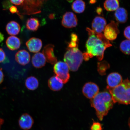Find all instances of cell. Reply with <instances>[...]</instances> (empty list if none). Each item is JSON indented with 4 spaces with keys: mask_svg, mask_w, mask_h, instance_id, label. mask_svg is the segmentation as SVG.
Listing matches in <instances>:
<instances>
[{
    "mask_svg": "<svg viewBox=\"0 0 130 130\" xmlns=\"http://www.w3.org/2000/svg\"><path fill=\"white\" fill-rule=\"evenodd\" d=\"M87 30L89 37L86 43L87 52L83 53L84 59L87 60L89 58L96 56L99 60H101L106 49L112 45L102 34H95L88 28Z\"/></svg>",
    "mask_w": 130,
    "mask_h": 130,
    "instance_id": "obj_1",
    "label": "cell"
},
{
    "mask_svg": "<svg viewBox=\"0 0 130 130\" xmlns=\"http://www.w3.org/2000/svg\"><path fill=\"white\" fill-rule=\"evenodd\" d=\"M90 103L91 106L95 108L98 117L100 121L112 108L115 103L111 94L106 91L99 93L91 99Z\"/></svg>",
    "mask_w": 130,
    "mask_h": 130,
    "instance_id": "obj_2",
    "label": "cell"
},
{
    "mask_svg": "<svg viewBox=\"0 0 130 130\" xmlns=\"http://www.w3.org/2000/svg\"><path fill=\"white\" fill-rule=\"evenodd\" d=\"M115 103L130 104V80L127 79L113 88L107 87Z\"/></svg>",
    "mask_w": 130,
    "mask_h": 130,
    "instance_id": "obj_3",
    "label": "cell"
},
{
    "mask_svg": "<svg viewBox=\"0 0 130 130\" xmlns=\"http://www.w3.org/2000/svg\"><path fill=\"white\" fill-rule=\"evenodd\" d=\"M84 59L83 54L78 48L67 50L64 55L65 62L73 71L78 70Z\"/></svg>",
    "mask_w": 130,
    "mask_h": 130,
    "instance_id": "obj_4",
    "label": "cell"
},
{
    "mask_svg": "<svg viewBox=\"0 0 130 130\" xmlns=\"http://www.w3.org/2000/svg\"><path fill=\"white\" fill-rule=\"evenodd\" d=\"M69 70L67 64L62 61L56 62L53 67L54 72L56 77L64 84L67 83L70 79Z\"/></svg>",
    "mask_w": 130,
    "mask_h": 130,
    "instance_id": "obj_5",
    "label": "cell"
},
{
    "mask_svg": "<svg viewBox=\"0 0 130 130\" xmlns=\"http://www.w3.org/2000/svg\"><path fill=\"white\" fill-rule=\"evenodd\" d=\"M118 26L117 23L113 21L106 26L104 31V35L107 39L110 41L116 39L119 33Z\"/></svg>",
    "mask_w": 130,
    "mask_h": 130,
    "instance_id": "obj_6",
    "label": "cell"
},
{
    "mask_svg": "<svg viewBox=\"0 0 130 130\" xmlns=\"http://www.w3.org/2000/svg\"><path fill=\"white\" fill-rule=\"evenodd\" d=\"M99 88L96 84L92 82L86 83L82 88V93L87 98L91 99L99 93Z\"/></svg>",
    "mask_w": 130,
    "mask_h": 130,
    "instance_id": "obj_7",
    "label": "cell"
},
{
    "mask_svg": "<svg viewBox=\"0 0 130 130\" xmlns=\"http://www.w3.org/2000/svg\"><path fill=\"white\" fill-rule=\"evenodd\" d=\"M62 24L66 28H72L77 26L78 19L77 16L74 13L71 12H67L63 15Z\"/></svg>",
    "mask_w": 130,
    "mask_h": 130,
    "instance_id": "obj_8",
    "label": "cell"
},
{
    "mask_svg": "<svg viewBox=\"0 0 130 130\" xmlns=\"http://www.w3.org/2000/svg\"><path fill=\"white\" fill-rule=\"evenodd\" d=\"M19 124L21 129L29 130L32 128L34 123L33 118L27 113H24L19 118Z\"/></svg>",
    "mask_w": 130,
    "mask_h": 130,
    "instance_id": "obj_9",
    "label": "cell"
},
{
    "mask_svg": "<svg viewBox=\"0 0 130 130\" xmlns=\"http://www.w3.org/2000/svg\"><path fill=\"white\" fill-rule=\"evenodd\" d=\"M106 24V21L104 18L101 16H96L92 21V30L96 34L102 33L104 30Z\"/></svg>",
    "mask_w": 130,
    "mask_h": 130,
    "instance_id": "obj_10",
    "label": "cell"
},
{
    "mask_svg": "<svg viewBox=\"0 0 130 130\" xmlns=\"http://www.w3.org/2000/svg\"><path fill=\"white\" fill-rule=\"evenodd\" d=\"M54 46L52 44H48L44 48L43 53L46 61L51 64H54L57 62V59L54 53Z\"/></svg>",
    "mask_w": 130,
    "mask_h": 130,
    "instance_id": "obj_11",
    "label": "cell"
},
{
    "mask_svg": "<svg viewBox=\"0 0 130 130\" xmlns=\"http://www.w3.org/2000/svg\"><path fill=\"white\" fill-rule=\"evenodd\" d=\"M123 81L121 75L117 72L112 73L107 77V82L108 86L107 87L113 88L120 85Z\"/></svg>",
    "mask_w": 130,
    "mask_h": 130,
    "instance_id": "obj_12",
    "label": "cell"
},
{
    "mask_svg": "<svg viewBox=\"0 0 130 130\" xmlns=\"http://www.w3.org/2000/svg\"><path fill=\"white\" fill-rule=\"evenodd\" d=\"M26 45L31 52L37 53L42 48V42L39 39L32 37L27 41Z\"/></svg>",
    "mask_w": 130,
    "mask_h": 130,
    "instance_id": "obj_13",
    "label": "cell"
},
{
    "mask_svg": "<svg viewBox=\"0 0 130 130\" xmlns=\"http://www.w3.org/2000/svg\"><path fill=\"white\" fill-rule=\"evenodd\" d=\"M17 62L22 66H25L30 62V56L28 52L25 50H19L15 55Z\"/></svg>",
    "mask_w": 130,
    "mask_h": 130,
    "instance_id": "obj_14",
    "label": "cell"
},
{
    "mask_svg": "<svg viewBox=\"0 0 130 130\" xmlns=\"http://www.w3.org/2000/svg\"><path fill=\"white\" fill-rule=\"evenodd\" d=\"M46 59L43 53H37L32 57V62L34 67L40 68L44 66L46 62Z\"/></svg>",
    "mask_w": 130,
    "mask_h": 130,
    "instance_id": "obj_15",
    "label": "cell"
},
{
    "mask_svg": "<svg viewBox=\"0 0 130 130\" xmlns=\"http://www.w3.org/2000/svg\"><path fill=\"white\" fill-rule=\"evenodd\" d=\"M6 43L7 48L12 51L18 49L21 45L20 39L14 36H11L8 37L6 40Z\"/></svg>",
    "mask_w": 130,
    "mask_h": 130,
    "instance_id": "obj_16",
    "label": "cell"
},
{
    "mask_svg": "<svg viewBox=\"0 0 130 130\" xmlns=\"http://www.w3.org/2000/svg\"><path fill=\"white\" fill-rule=\"evenodd\" d=\"M63 84L56 76H53L50 78L48 82L49 87L51 90L54 91L60 90L64 86Z\"/></svg>",
    "mask_w": 130,
    "mask_h": 130,
    "instance_id": "obj_17",
    "label": "cell"
},
{
    "mask_svg": "<svg viewBox=\"0 0 130 130\" xmlns=\"http://www.w3.org/2000/svg\"><path fill=\"white\" fill-rule=\"evenodd\" d=\"M115 16L117 22L119 23H125L128 19L127 11L123 8H119L115 11Z\"/></svg>",
    "mask_w": 130,
    "mask_h": 130,
    "instance_id": "obj_18",
    "label": "cell"
},
{
    "mask_svg": "<svg viewBox=\"0 0 130 130\" xmlns=\"http://www.w3.org/2000/svg\"><path fill=\"white\" fill-rule=\"evenodd\" d=\"M21 27L20 25L15 21H11L7 24L6 30L7 33L11 36L18 35L20 32Z\"/></svg>",
    "mask_w": 130,
    "mask_h": 130,
    "instance_id": "obj_19",
    "label": "cell"
},
{
    "mask_svg": "<svg viewBox=\"0 0 130 130\" xmlns=\"http://www.w3.org/2000/svg\"><path fill=\"white\" fill-rule=\"evenodd\" d=\"M104 7L109 12L116 11L119 7L118 0H106L104 3Z\"/></svg>",
    "mask_w": 130,
    "mask_h": 130,
    "instance_id": "obj_20",
    "label": "cell"
},
{
    "mask_svg": "<svg viewBox=\"0 0 130 130\" xmlns=\"http://www.w3.org/2000/svg\"><path fill=\"white\" fill-rule=\"evenodd\" d=\"M85 7V3L83 0H75L73 3L72 5L73 10L78 14L84 12Z\"/></svg>",
    "mask_w": 130,
    "mask_h": 130,
    "instance_id": "obj_21",
    "label": "cell"
},
{
    "mask_svg": "<svg viewBox=\"0 0 130 130\" xmlns=\"http://www.w3.org/2000/svg\"><path fill=\"white\" fill-rule=\"evenodd\" d=\"M39 82L36 78L30 77L26 79L25 85L27 88L30 90H34L38 87Z\"/></svg>",
    "mask_w": 130,
    "mask_h": 130,
    "instance_id": "obj_22",
    "label": "cell"
},
{
    "mask_svg": "<svg viewBox=\"0 0 130 130\" xmlns=\"http://www.w3.org/2000/svg\"><path fill=\"white\" fill-rule=\"evenodd\" d=\"M39 21L36 18H30L27 20L26 26L27 28L32 31H35L38 30L40 26Z\"/></svg>",
    "mask_w": 130,
    "mask_h": 130,
    "instance_id": "obj_23",
    "label": "cell"
},
{
    "mask_svg": "<svg viewBox=\"0 0 130 130\" xmlns=\"http://www.w3.org/2000/svg\"><path fill=\"white\" fill-rule=\"evenodd\" d=\"M71 41L68 44L67 50L78 48V38L76 34L72 33L71 35Z\"/></svg>",
    "mask_w": 130,
    "mask_h": 130,
    "instance_id": "obj_24",
    "label": "cell"
},
{
    "mask_svg": "<svg viewBox=\"0 0 130 130\" xmlns=\"http://www.w3.org/2000/svg\"><path fill=\"white\" fill-rule=\"evenodd\" d=\"M120 48L123 53L126 55H130V40H126L121 42Z\"/></svg>",
    "mask_w": 130,
    "mask_h": 130,
    "instance_id": "obj_25",
    "label": "cell"
},
{
    "mask_svg": "<svg viewBox=\"0 0 130 130\" xmlns=\"http://www.w3.org/2000/svg\"><path fill=\"white\" fill-rule=\"evenodd\" d=\"M91 130H102V125L100 123L94 122L91 128Z\"/></svg>",
    "mask_w": 130,
    "mask_h": 130,
    "instance_id": "obj_26",
    "label": "cell"
},
{
    "mask_svg": "<svg viewBox=\"0 0 130 130\" xmlns=\"http://www.w3.org/2000/svg\"><path fill=\"white\" fill-rule=\"evenodd\" d=\"M5 53L2 48H0V63H3L6 59Z\"/></svg>",
    "mask_w": 130,
    "mask_h": 130,
    "instance_id": "obj_27",
    "label": "cell"
},
{
    "mask_svg": "<svg viewBox=\"0 0 130 130\" xmlns=\"http://www.w3.org/2000/svg\"><path fill=\"white\" fill-rule=\"evenodd\" d=\"M12 3L10 1H5L3 3V8L5 9H10L12 6Z\"/></svg>",
    "mask_w": 130,
    "mask_h": 130,
    "instance_id": "obj_28",
    "label": "cell"
},
{
    "mask_svg": "<svg viewBox=\"0 0 130 130\" xmlns=\"http://www.w3.org/2000/svg\"><path fill=\"white\" fill-rule=\"evenodd\" d=\"M124 35L126 38L130 40V26H128L125 29Z\"/></svg>",
    "mask_w": 130,
    "mask_h": 130,
    "instance_id": "obj_29",
    "label": "cell"
},
{
    "mask_svg": "<svg viewBox=\"0 0 130 130\" xmlns=\"http://www.w3.org/2000/svg\"><path fill=\"white\" fill-rule=\"evenodd\" d=\"M24 0H10V2L13 4L16 5H20L23 3Z\"/></svg>",
    "mask_w": 130,
    "mask_h": 130,
    "instance_id": "obj_30",
    "label": "cell"
},
{
    "mask_svg": "<svg viewBox=\"0 0 130 130\" xmlns=\"http://www.w3.org/2000/svg\"><path fill=\"white\" fill-rule=\"evenodd\" d=\"M9 10L10 12L13 14L17 13L18 11L17 8L16 6H12L10 8Z\"/></svg>",
    "mask_w": 130,
    "mask_h": 130,
    "instance_id": "obj_31",
    "label": "cell"
},
{
    "mask_svg": "<svg viewBox=\"0 0 130 130\" xmlns=\"http://www.w3.org/2000/svg\"><path fill=\"white\" fill-rule=\"evenodd\" d=\"M4 75L2 71V69L0 68V84H1L4 81Z\"/></svg>",
    "mask_w": 130,
    "mask_h": 130,
    "instance_id": "obj_32",
    "label": "cell"
},
{
    "mask_svg": "<svg viewBox=\"0 0 130 130\" xmlns=\"http://www.w3.org/2000/svg\"><path fill=\"white\" fill-rule=\"evenodd\" d=\"M102 12V9L101 8L98 7L96 9V12L99 14H100Z\"/></svg>",
    "mask_w": 130,
    "mask_h": 130,
    "instance_id": "obj_33",
    "label": "cell"
},
{
    "mask_svg": "<svg viewBox=\"0 0 130 130\" xmlns=\"http://www.w3.org/2000/svg\"><path fill=\"white\" fill-rule=\"evenodd\" d=\"M4 39V35L1 32H0V43L2 42Z\"/></svg>",
    "mask_w": 130,
    "mask_h": 130,
    "instance_id": "obj_34",
    "label": "cell"
},
{
    "mask_svg": "<svg viewBox=\"0 0 130 130\" xmlns=\"http://www.w3.org/2000/svg\"><path fill=\"white\" fill-rule=\"evenodd\" d=\"M4 123V120L1 118H0V129L2 125Z\"/></svg>",
    "mask_w": 130,
    "mask_h": 130,
    "instance_id": "obj_35",
    "label": "cell"
},
{
    "mask_svg": "<svg viewBox=\"0 0 130 130\" xmlns=\"http://www.w3.org/2000/svg\"><path fill=\"white\" fill-rule=\"evenodd\" d=\"M96 0H90V3L91 4H94L96 2Z\"/></svg>",
    "mask_w": 130,
    "mask_h": 130,
    "instance_id": "obj_36",
    "label": "cell"
},
{
    "mask_svg": "<svg viewBox=\"0 0 130 130\" xmlns=\"http://www.w3.org/2000/svg\"><path fill=\"white\" fill-rule=\"evenodd\" d=\"M129 125L130 127V119L129 121Z\"/></svg>",
    "mask_w": 130,
    "mask_h": 130,
    "instance_id": "obj_37",
    "label": "cell"
}]
</instances>
